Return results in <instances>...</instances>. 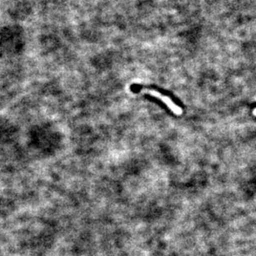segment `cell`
Here are the masks:
<instances>
[{
    "instance_id": "cell-1",
    "label": "cell",
    "mask_w": 256,
    "mask_h": 256,
    "mask_svg": "<svg viewBox=\"0 0 256 256\" xmlns=\"http://www.w3.org/2000/svg\"><path fill=\"white\" fill-rule=\"evenodd\" d=\"M142 91L146 94H150V96H155L156 98L159 99L160 101H162L166 106L170 108V111L174 112L176 115H182L183 111L182 109L180 108V106H178L169 96H165L163 94H160L159 92L156 91V90H152V89H142Z\"/></svg>"
}]
</instances>
